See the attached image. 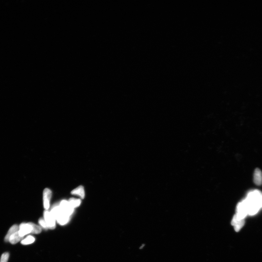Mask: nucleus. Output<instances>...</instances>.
Returning a JSON list of instances; mask_svg holds the SVG:
<instances>
[{
    "mask_svg": "<svg viewBox=\"0 0 262 262\" xmlns=\"http://www.w3.org/2000/svg\"><path fill=\"white\" fill-rule=\"evenodd\" d=\"M72 195L79 196L82 199H83L85 196V190L83 186H79L71 192Z\"/></svg>",
    "mask_w": 262,
    "mask_h": 262,
    "instance_id": "1a4fd4ad",
    "label": "nucleus"
},
{
    "mask_svg": "<svg viewBox=\"0 0 262 262\" xmlns=\"http://www.w3.org/2000/svg\"><path fill=\"white\" fill-rule=\"evenodd\" d=\"M44 219L49 229H55L56 221L51 215L50 212L45 210L44 212Z\"/></svg>",
    "mask_w": 262,
    "mask_h": 262,
    "instance_id": "7ed1b4c3",
    "label": "nucleus"
},
{
    "mask_svg": "<svg viewBox=\"0 0 262 262\" xmlns=\"http://www.w3.org/2000/svg\"><path fill=\"white\" fill-rule=\"evenodd\" d=\"M59 205L62 210L67 215L71 216L73 215L75 209L70 205L68 201L63 200L59 204Z\"/></svg>",
    "mask_w": 262,
    "mask_h": 262,
    "instance_id": "423d86ee",
    "label": "nucleus"
},
{
    "mask_svg": "<svg viewBox=\"0 0 262 262\" xmlns=\"http://www.w3.org/2000/svg\"><path fill=\"white\" fill-rule=\"evenodd\" d=\"M249 200L255 202L260 208H262V193L258 190L250 191L246 197Z\"/></svg>",
    "mask_w": 262,
    "mask_h": 262,
    "instance_id": "f03ea898",
    "label": "nucleus"
},
{
    "mask_svg": "<svg viewBox=\"0 0 262 262\" xmlns=\"http://www.w3.org/2000/svg\"><path fill=\"white\" fill-rule=\"evenodd\" d=\"M33 228L31 223L21 224L19 226L18 232L21 237H24L28 234L31 233Z\"/></svg>",
    "mask_w": 262,
    "mask_h": 262,
    "instance_id": "20e7f679",
    "label": "nucleus"
},
{
    "mask_svg": "<svg viewBox=\"0 0 262 262\" xmlns=\"http://www.w3.org/2000/svg\"><path fill=\"white\" fill-rule=\"evenodd\" d=\"M232 225L234 226V229L237 232H239L245 224L244 220H239L233 217L231 222Z\"/></svg>",
    "mask_w": 262,
    "mask_h": 262,
    "instance_id": "0eeeda50",
    "label": "nucleus"
},
{
    "mask_svg": "<svg viewBox=\"0 0 262 262\" xmlns=\"http://www.w3.org/2000/svg\"><path fill=\"white\" fill-rule=\"evenodd\" d=\"M39 223L41 227L45 229H48L47 226L45 222L44 219L43 218H40L39 220Z\"/></svg>",
    "mask_w": 262,
    "mask_h": 262,
    "instance_id": "dca6fc26",
    "label": "nucleus"
},
{
    "mask_svg": "<svg viewBox=\"0 0 262 262\" xmlns=\"http://www.w3.org/2000/svg\"><path fill=\"white\" fill-rule=\"evenodd\" d=\"M35 240V238L31 236H28L24 239L22 240L21 243L24 245H29L32 244Z\"/></svg>",
    "mask_w": 262,
    "mask_h": 262,
    "instance_id": "ddd939ff",
    "label": "nucleus"
},
{
    "mask_svg": "<svg viewBox=\"0 0 262 262\" xmlns=\"http://www.w3.org/2000/svg\"><path fill=\"white\" fill-rule=\"evenodd\" d=\"M9 257V253L8 252L4 253L2 255L0 262H7Z\"/></svg>",
    "mask_w": 262,
    "mask_h": 262,
    "instance_id": "2eb2a0df",
    "label": "nucleus"
},
{
    "mask_svg": "<svg viewBox=\"0 0 262 262\" xmlns=\"http://www.w3.org/2000/svg\"><path fill=\"white\" fill-rule=\"evenodd\" d=\"M254 182L256 185H261L262 184V173L261 170L257 168L254 174Z\"/></svg>",
    "mask_w": 262,
    "mask_h": 262,
    "instance_id": "6e6552de",
    "label": "nucleus"
},
{
    "mask_svg": "<svg viewBox=\"0 0 262 262\" xmlns=\"http://www.w3.org/2000/svg\"><path fill=\"white\" fill-rule=\"evenodd\" d=\"M31 223L32 226L33 230L32 231L31 233L34 234H38L40 233L42 231V228L39 226L33 223Z\"/></svg>",
    "mask_w": 262,
    "mask_h": 262,
    "instance_id": "4468645a",
    "label": "nucleus"
},
{
    "mask_svg": "<svg viewBox=\"0 0 262 262\" xmlns=\"http://www.w3.org/2000/svg\"><path fill=\"white\" fill-rule=\"evenodd\" d=\"M68 201L70 205L74 209L79 207L81 203V201L80 199H76L74 198H71Z\"/></svg>",
    "mask_w": 262,
    "mask_h": 262,
    "instance_id": "f8f14e48",
    "label": "nucleus"
},
{
    "mask_svg": "<svg viewBox=\"0 0 262 262\" xmlns=\"http://www.w3.org/2000/svg\"><path fill=\"white\" fill-rule=\"evenodd\" d=\"M23 237H21L19 235L18 231L17 232L13 234L10 237L9 242L10 243L12 244H15L18 243L20 241L23 240Z\"/></svg>",
    "mask_w": 262,
    "mask_h": 262,
    "instance_id": "9b49d317",
    "label": "nucleus"
},
{
    "mask_svg": "<svg viewBox=\"0 0 262 262\" xmlns=\"http://www.w3.org/2000/svg\"><path fill=\"white\" fill-rule=\"evenodd\" d=\"M19 227L17 225H13L9 229L6 235L5 238V241L6 242H9L10 237L14 233L19 231Z\"/></svg>",
    "mask_w": 262,
    "mask_h": 262,
    "instance_id": "9d476101",
    "label": "nucleus"
},
{
    "mask_svg": "<svg viewBox=\"0 0 262 262\" xmlns=\"http://www.w3.org/2000/svg\"><path fill=\"white\" fill-rule=\"evenodd\" d=\"M50 213L59 224L61 225L67 224L70 220L71 216L65 213L62 210L59 204H55L52 207Z\"/></svg>",
    "mask_w": 262,
    "mask_h": 262,
    "instance_id": "f257e3e1",
    "label": "nucleus"
},
{
    "mask_svg": "<svg viewBox=\"0 0 262 262\" xmlns=\"http://www.w3.org/2000/svg\"><path fill=\"white\" fill-rule=\"evenodd\" d=\"M52 197V191L48 188H46L43 192V202L44 208L48 211L50 207V202Z\"/></svg>",
    "mask_w": 262,
    "mask_h": 262,
    "instance_id": "39448f33",
    "label": "nucleus"
}]
</instances>
